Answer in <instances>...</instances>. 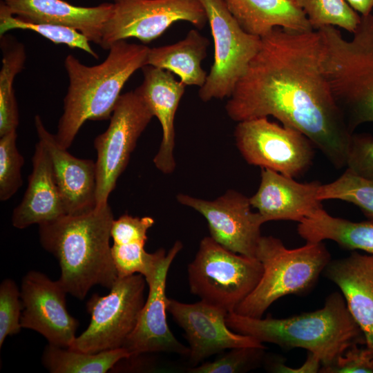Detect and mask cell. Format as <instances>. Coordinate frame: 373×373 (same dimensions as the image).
Segmentation results:
<instances>
[{"label": "cell", "mask_w": 373, "mask_h": 373, "mask_svg": "<svg viewBox=\"0 0 373 373\" xmlns=\"http://www.w3.org/2000/svg\"><path fill=\"white\" fill-rule=\"evenodd\" d=\"M317 30L275 28L225 105L233 121L273 116L303 133L336 168L345 166L352 133L332 93Z\"/></svg>", "instance_id": "1"}, {"label": "cell", "mask_w": 373, "mask_h": 373, "mask_svg": "<svg viewBox=\"0 0 373 373\" xmlns=\"http://www.w3.org/2000/svg\"><path fill=\"white\" fill-rule=\"evenodd\" d=\"M114 220L108 203L39 225L40 243L58 260L67 294L83 300L93 286L110 289L117 279L110 245Z\"/></svg>", "instance_id": "2"}, {"label": "cell", "mask_w": 373, "mask_h": 373, "mask_svg": "<svg viewBox=\"0 0 373 373\" xmlns=\"http://www.w3.org/2000/svg\"><path fill=\"white\" fill-rule=\"evenodd\" d=\"M149 48L119 41L110 47L104 61L92 66L72 55L66 56L64 67L68 86L55 134L62 148L70 146L85 122L110 119L126 82L146 66Z\"/></svg>", "instance_id": "3"}, {"label": "cell", "mask_w": 373, "mask_h": 373, "mask_svg": "<svg viewBox=\"0 0 373 373\" xmlns=\"http://www.w3.org/2000/svg\"><path fill=\"white\" fill-rule=\"evenodd\" d=\"M226 323L232 331L262 343L305 349L320 359L321 368L332 365L352 345H365L363 334L341 292L330 294L323 307L312 312L285 318L271 316L262 318L232 312L227 314Z\"/></svg>", "instance_id": "4"}, {"label": "cell", "mask_w": 373, "mask_h": 373, "mask_svg": "<svg viewBox=\"0 0 373 373\" xmlns=\"http://www.w3.org/2000/svg\"><path fill=\"white\" fill-rule=\"evenodd\" d=\"M324 46L323 68L334 100L352 133L373 122V14L361 16L347 40L334 26L317 30Z\"/></svg>", "instance_id": "5"}, {"label": "cell", "mask_w": 373, "mask_h": 373, "mask_svg": "<svg viewBox=\"0 0 373 373\" xmlns=\"http://www.w3.org/2000/svg\"><path fill=\"white\" fill-rule=\"evenodd\" d=\"M256 258L262 266V276L234 311L254 318H262L281 297L307 292L331 260L323 242H306L300 247L288 249L281 240L271 236L260 237Z\"/></svg>", "instance_id": "6"}, {"label": "cell", "mask_w": 373, "mask_h": 373, "mask_svg": "<svg viewBox=\"0 0 373 373\" xmlns=\"http://www.w3.org/2000/svg\"><path fill=\"white\" fill-rule=\"evenodd\" d=\"M262 271L256 258L233 252L211 236L201 240L187 267L191 293L227 313L254 290Z\"/></svg>", "instance_id": "7"}, {"label": "cell", "mask_w": 373, "mask_h": 373, "mask_svg": "<svg viewBox=\"0 0 373 373\" xmlns=\"http://www.w3.org/2000/svg\"><path fill=\"white\" fill-rule=\"evenodd\" d=\"M146 283L140 274L118 277L107 295L93 294L86 303L90 323L68 349L97 353L122 347L145 303Z\"/></svg>", "instance_id": "8"}, {"label": "cell", "mask_w": 373, "mask_h": 373, "mask_svg": "<svg viewBox=\"0 0 373 373\" xmlns=\"http://www.w3.org/2000/svg\"><path fill=\"white\" fill-rule=\"evenodd\" d=\"M214 42V61L198 96L203 102L229 97L258 52L261 37L246 32L222 0H200Z\"/></svg>", "instance_id": "9"}, {"label": "cell", "mask_w": 373, "mask_h": 373, "mask_svg": "<svg viewBox=\"0 0 373 373\" xmlns=\"http://www.w3.org/2000/svg\"><path fill=\"white\" fill-rule=\"evenodd\" d=\"M154 117L134 90L122 94L110 117L107 129L94 140L97 151V205L108 204L110 193L125 170L137 141Z\"/></svg>", "instance_id": "10"}, {"label": "cell", "mask_w": 373, "mask_h": 373, "mask_svg": "<svg viewBox=\"0 0 373 373\" xmlns=\"http://www.w3.org/2000/svg\"><path fill=\"white\" fill-rule=\"evenodd\" d=\"M236 144L251 165L290 178L302 175L311 165L314 144L299 131L270 122L267 117L238 122Z\"/></svg>", "instance_id": "11"}, {"label": "cell", "mask_w": 373, "mask_h": 373, "mask_svg": "<svg viewBox=\"0 0 373 373\" xmlns=\"http://www.w3.org/2000/svg\"><path fill=\"white\" fill-rule=\"evenodd\" d=\"M113 4L99 44L104 50L129 38L149 43L177 21L189 22L198 29L208 23L200 0H115Z\"/></svg>", "instance_id": "12"}, {"label": "cell", "mask_w": 373, "mask_h": 373, "mask_svg": "<svg viewBox=\"0 0 373 373\" xmlns=\"http://www.w3.org/2000/svg\"><path fill=\"white\" fill-rule=\"evenodd\" d=\"M177 200L195 209L206 219L210 236L224 248L256 258L260 227L265 223L258 212L251 211L249 198L229 190L214 200L179 193Z\"/></svg>", "instance_id": "13"}, {"label": "cell", "mask_w": 373, "mask_h": 373, "mask_svg": "<svg viewBox=\"0 0 373 373\" xmlns=\"http://www.w3.org/2000/svg\"><path fill=\"white\" fill-rule=\"evenodd\" d=\"M22 328L41 334L49 344L68 348L76 338L79 322L67 310V292L58 280L30 271L21 286Z\"/></svg>", "instance_id": "14"}, {"label": "cell", "mask_w": 373, "mask_h": 373, "mask_svg": "<svg viewBox=\"0 0 373 373\" xmlns=\"http://www.w3.org/2000/svg\"><path fill=\"white\" fill-rule=\"evenodd\" d=\"M183 246L176 241L160 260L155 271L146 278L149 294L137 323L123 347L135 358L143 354L165 352L188 356L189 348L177 340L166 321V278L169 267Z\"/></svg>", "instance_id": "15"}, {"label": "cell", "mask_w": 373, "mask_h": 373, "mask_svg": "<svg viewBox=\"0 0 373 373\" xmlns=\"http://www.w3.org/2000/svg\"><path fill=\"white\" fill-rule=\"evenodd\" d=\"M167 312L185 334L189 348L187 357L191 367L227 350L265 347L251 336L232 331L226 323L228 313L201 300L185 303L169 298Z\"/></svg>", "instance_id": "16"}, {"label": "cell", "mask_w": 373, "mask_h": 373, "mask_svg": "<svg viewBox=\"0 0 373 373\" xmlns=\"http://www.w3.org/2000/svg\"><path fill=\"white\" fill-rule=\"evenodd\" d=\"M39 137L50 155L54 177L66 214L86 212L97 205L96 164L77 158L62 148L55 134L45 127L41 117H35Z\"/></svg>", "instance_id": "17"}, {"label": "cell", "mask_w": 373, "mask_h": 373, "mask_svg": "<svg viewBox=\"0 0 373 373\" xmlns=\"http://www.w3.org/2000/svg\"><path fill=\"white\" fill-rule=\"evenodd\" d=\"M321 183H300L293 178L262 169L261 180L256 193L249 198L265 222L292 220L300 222L323 207L318 198Z\"/></svg>", "instance_id": "18"}, {"label": "cell", "mask_w": 373, "mask_h": 373, "mask_svg": "<svg viewBox=\"0 0 373 373\" xmlns=\"http://www.w3.org/2000/svg\"><path fill=\"white\" fill-rule=\"evenodd\" d=\"M323 274L339 287L365 347L373 354V254L352 251L347 257L331 260Z\"/></svg>", "instance_id": "19"}, {"label": "cell", "mask_w": 373, "mask_h": 373, "mask_svg": "<svg viewBox=\"0 0 373 373\" xmlns=\"http://www.w3.org/2000/svg\"><path fill=\"white\" fill-rule=\"evenodd\" d=\"M142 69L144 79L135 90L157 118L162 131L161 144L153 162L161 172L169 174L174 171L176 166L173 155L174 120L186 86L180 80H176L170 71L150 65Z\"/></svg>", "instance_id": "20"}, {"label": "cell", "mask_w": 373, "mask_h": 373, "mask_svg": "<svg viewBox=\"0 0 373 373\" xmlns=\"http://www.w3.org/2000/svg\"><path fill=\"white\" fill-rule=\"evenodd\" d=\"M9 10L24 20L73 28L99 45L113 2L84 7L63 0H3Z\"/></svg>", "instance_id": "21"}, {"label": "cell", "mask_w": 373, "mask_h": 373, "mask_svg": "<svg viewBox=\"0 0 373 373\" xmlns=\"http://www.w3.org/2000/svg\"><path fill=\"white\" fill-rule=\"evenodd\" d=\"M32 171L21 203L13 210L12 225L19 229L66 215L55 182L48 152L39 140L32 159Z\"/></svg>", "instance_id": "22"}, {"label": "cell", "mask_w": 373, "mask_h": 373, "mask_svg": "<svg viewBox=\"0 0 373 373\" xmlns=\"http://www.w3.org/2000/svg\"><path fill=\"white\" fill-rule=\"evenodd\" d=\"M154 222L149 216L140 218L128 214L113 220L111 254L118 277L140 274L146 279L155 271L166 251L160 249L150 254L144 249L148 230Z\"/></svg>", "instance_id": "23"}, {"label": "cell", "mask_w": 373, "mask_h": 373, "mask_svg": "<svg viewBox=\"0 0 373 373\" xmlns=\"http://www.w3.org/2000/svg\"><path fill=\"white\" fill-rule=\"evenodd\" d=\"M247 33L259 37L279 27L300 32L314 30L295 0H222Z\"/></svg>", "instance_id": "24"}, {"label": "cell", "mask_w": 373, "mask_h": 373, "mask_svg": "<svg viewBox=\"0 0 373 373\" xmlns=\"http://www.w3.org/2000/svg\"><path fill=\"white\" fill-rule=\"evenodd\" d=\"M209 45V39L198 30H190L183 39L175 44L150 48L146 65L177 75L186 86L200 88L207 77L201 63Z\"/></svg>", "instance_id": "25"}, {"label": "cell", "mask_w": 373, "mask_h": 373, "mask_svg": "<svg viewBox=\"0 0 373 373\" xmlns=\"http://www.w3.org/2000/svg\"><path fill=\"white\" fill-rule=\"evenodd\" d=\"M298 233L308 242L331 240L347 250L373 254V221L352 222L329 215L323 207L302 220Z\"/></svg>", "instance_id": "26"}, {"label": "cell", "mask_w": 373, "mask_h": 373, "mask_svg": "<svg viewBox=\"0 0 373 373\" xmlns=\"http://www.w3.org/2000/svg\"><path fill=\"white\" fill-rule=\"evenodd\" d=\"M2 65L0 70V137L16 131L19 123L14 90L16 76L23 69L26 47L7 33L0 35Z\"/></svg>", "instance_id": "27"}, {"label": "cell", "mask_w": 373, "mask_h": 373, "mask_svg": "<svg viewBox=\"0 0 373 373\" xmlns=\"http://www.w3.org/2000/svg\"><path fill=\"white\" fill-rule=\"evenodd\" d=\"M131 357L124 347L88 353L48 343L43 352L41 361L51 373H105L119 361Z\"/></svg>", "instance_id": "28"}, {"label": "cell", "mask_w": 373, "mask_h": 373, "mask_svg": "<svg viewBox=\"0 0 373 373\" xmlns=\"http://www.w3.org/2000/svg\"><path fill=\"white\" fill-rule=\"evenodd\" d=\"M15 29L35 32L56 44H65L71 48H78L95 59L99 56L90 45L88 39L79 30L68 26L50 23H35L24 20L9 10L3 1L0 3V35Z\"/></svg>", "instance_id": "29"}, {"label": "cell", "mask_w": 373, "mask_h": 373, "mask_svg": "<svg viewBox=\"0 0 373 373\" xmlns=\"http://www.w3.org/2000/svg\"><path fill=\"white\" fill-rule=\"evenodd\" d=\"M314 30L325 26H338L354 33L361 16L346 0H295Z\"/></svg>", "instance_id": "30"}, {"label": "cell", "mask_w": 373, "mask_h": 373, "mask_svg": "<svg viewBox=\"0 0 373 373\" xmlns=\"http://www.w3.org/2000/svg\"><path fill=\"white\" fill-rule=\"evenodd\" d=\"M318 198L341 200L356 205L370 220L373 221V182L361 178L349 170L336 180L321 184Z\"/></svg>", "instance_id": "31"}, {"label": "cell", "mask_w": 373, "mask_h": 373, "mask_svg": "<svg viewBox=\"0 0 373 373\" xmlns=\"http://www.w3.org/2000/svg\"><path fill=\"white\" fill-rule=\"evenodd\" d=\"M266 347H240L223 352L213 361L190 367V373H242L259 367Z\"/></svg>", "instance_id": "32"}, {"label": "cell", "mask_w": 373, "mask_h": 373, "mask_svg": "<svg viewBox=\"0 0 373 373\" xmlns=\"http://www.w3.org/2000/svg\"><path fill=\"white\" fill-rule=\"evenodd\" d=\"M17 135L12 131L0 137V200L10 199L21 186L24 158L19 152Z\"/></svg>", "instance_id": "33"}, {"label": "cell", "mask_w": 373, "mask_h": 373, "mask_svg": "<svg viewBox=\"0 0 373 373\" xmlns=\"http://www.w3.org/2000/svg\"><path fill=\"white\" fill-rule=\"evenodd\" d=\"M22 310L21 294L17 284L10 278L3 280L0 285V347L8 336L21 331Z\"/></svg>", "instance_id": "34"}, {"label": "cell", "mask_w": 373, "mask_h": 373, "mask_svg": "<svg viewBox=\"0 0 373 373\" xmlns=\"http://www.w3.org/2000/svg\"><path fill=\"white\" fill-rule=\"evenodd\" d=\"M347 169L354 175L373 182V136L353 133L346 157Z\"/></svg>", "instance_id": "35"}, {"label": "cell", "mask_w": 373, "mask_h": 373, "mask_svg": "<svg viewBox=\"0 0 373 373\" xmlns=\"http://www.w3.org/2000/svg\"><path fill=\"white\" fill-rule=\"evenodd\" d=\"M360 344L350 347L330 366L322 367V373H373V354Z\"/></svg>", "instance_id": "36"}, {"label": "cell", "mask_w": 373, "mask_h": 373, "mask_svg": "<svg viewBox=\"0 0 373 373\" xmlns=\"http://www.w3.org/2000/svg\"><path fill=\"white\" fill-rule=\"evenodd\" d=\"M267 365L270 372L278 373H316L322 367L320 359L311 352H308L306 360L298 367H289L280 359L268 361Z\"/></svg>", "instance_id": "37"}, {"label": "cell", "mask_w": 373, "mask_h": 373, "mask_svg": "<svg viewBox=\"0 0 373 373\" xmlns=\"http://www.w3.org/2000/svg\"><path fill=\"white\" fill-rule=\"evenodd\" d=\"M346 1L361 16H367L372 14L373 0H346Z\"/></svg>", "instance_id": "38"}, {"label": "cell", "mask_w": 373, "mask_h": 373, "mask_svg": "<svg viewBox=\"0 0 373 373\" xmlns=\"http://www.w3.org/2000/svg\"><path fill=\"white\" fill-rule=\"evenodd\" d=\"M108 1H114L115 0H108Z\"/></svg>", "instance_id": "39"}]
</instances>
